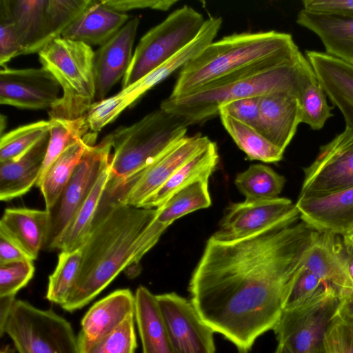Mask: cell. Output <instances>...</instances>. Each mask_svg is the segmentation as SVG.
I'll return each instance as SVG.
<instances>
[{
    "mask_svg": "<svg viewBox=\"0 0 353 353\" xmlns=\"http://www.w3.org/2000/svg\"><path fill=\"white\" fill-rule=\"evenodd\" d=\"M338 316L343 321L353 323V290L339 299Z\"/></svg>",
    "mask_w": 353,
    "mask_h": 353,
    "instance_id": "obj_48",
    "label": "cell"
},
{
    "mask_svg": "<svg viewBox=\"0 0 353 353\" xmlns=\"http://www.w3.org/2000/svg\"><path fill=\"white\" fill-rule=\"evenodd\" d=\"M210 205L208 181H196L172 195L157 208L154 219L137 240L134 259L140 261L174 221L196 210L208 208Z\"/></svg>",
    "mask_w": 353,
    "mask_h": 353,
    "instance_id": "obj_18",
    "label": "cell"
},
{
    "mask_svg": "<svg viewBox=\"0 0 353 353\" xmlns=\"http://www.w3.org/2000/svg\"><path fill=\"white\" fill-rule=\"evenodd\" d=\"M302 4L312 11L353 16V0H303Z\"/></svg>",
    "mask_w": 353,
    "mask_h": 353,
    "instance_id": "obj_46",
    "label": "cell"
},
{
    "mask_svg": "<svg viewBox=\"0 0 353 353\" xmlns=\"http://www.w3.org/2000/svg\"><path fill=\"white\" fill-rule=\"evenodd\" d=\"M300 219L319 232L343 236L353 227V187L319 196L299 197Z\"/></svg>",
    "mask_w": 353,
    "mask_h": 353,
    "instance_id": "obj_19",
    "label": "cell"
},
{
    "mask_svg": "<svg viewBox=\"0 0 353 353\" xmlns=\"http://www.w3.org/2000/svg\"><path fill=\"white\" fill-rule=\"evenodd\" d=\"M38 54L42 67L54 76L61 88L60 99L48 110L50 119L73 120L87 114L96 96L92 47L59 37Z\"/></svg>",
    "mask_w": 353,
    "mask_h": 353,
    "instance_id": "obj_6",
    "label": "cell"
},
{
    "mask_svg": "<svg viewBox=\"0 0 353 353\" xmlns=\"http://www.w3.org/2000/svg\"><path fill=\"white\" fill-rule=\"evenodd\" d=\"M205 20L189 6L170 13L140 39L123 78L122 89L167 61L189 45L201 32Z\"/></svg>",
    "mask_w": 353,
    "mask_h": 353,
    "instance_id": "obj_8",
    "label": "cell"
},
{
    "mask_svg": "<svg viewBox=\"0 0 353 353\" xmlns=\"http://www.w3.org/2000/svg\"><path fill=\"white\" fill-rule=\"evenodd\" d=\"M139 17L130 19L94 55L97 101L105 99L112 87L125 76L132 59V48L139 27Z\"/></svg>",
    "mask_w": 353,
    "mask_h": 353,
    "instance_id": "obj_17",
    "label": "cell"
},
{
    "mask_svg": "<svg viewBox=\"0 0 353 353\" xmlns=\"http://www.w3.org/2000/svg\"><path fill=\"white\" fill-rule=\"evenodd\" d=\"M342 236L344 245L353 250V227Z\"/></svg>",
    "mask_w": 353,
    "mask_h": 353,
    "instance_id": "obj_51",
    "label": "cell"
},
{
    "mask_svg": "<svg viewBox=\"0 0 353 353\" xmlns=\"http://www.w3.org/2000/svg\"><path fill=\"white\" fill-rule=\"evenodd\" d=\"M49 121L50 139L37 187H39L46 173L59 157L70 145L84 139L91 131L87 114L73 120L51 119Z\"/></svg>",
    "mask_w": 353,
    "mask_h": 353,
    "instance_id": "obj_33",
    "label": "cell"
},
{
    "mask_svg": "<svg viewBox=\"0 0 353 353\" xmlns=\"http://www.w3.org/2000/svg\"><path fill=\"white\" fill-rule=\"evenodd\" d=\"M299 219L290 216L232 241L212 236L192 274L188 291L200 317L239 353H249L273 330L304 268L317 231Z\"/></svg>",
    "mask_w": 353,
    "mask_h": 353,
    "instance_id": "obj_1",
    "label": "cell"
},
{
    "mask_svg": "<svg viewBox=\"0 0 353 353\" xmlns=\"http://www.w3.org/2000/svg\"><path fill=\"white\" fill-rule=\"evenodd\" d=\"M189 125L161 108L109 134L112 145L110 185H119L150 165L170 145L186 136Z\"/></svg>",
    "mask_w": 353,
    "mask_h": 353,
    "instance_id": "obj_5",
    "label": "cell"
},
{
    "mask_svg": "<svg viewBox=\"0 0 353 353\" xmlns=\"http://www.w3.org/2000/svg\"><path fill=\"white\" fill-rule=\"evenodd\" d=\"M16 299L15 296L0 297V330L3 327Z\"/></svg>",
    "mask_w": 353,
    "mask_h": 353,
    "instance_id": "obj_49",
    "label": "cell"
},
{
    "mask_svg": "<svg viewBox=\"0 0 353 353\" xmlns=\"http://www.w3.org/2000/svg\"><path fill=\"white\" fill-rule=\"evenodd\" d=\"M50 132L15 160L0 163V199L8 201L27 193L39 178Z\"/></svg>",
    "mask_w": 353,
    "mask_h": 353,
    "instance_id": "obj_26",
    "label": "cell"
},
{
    "mask_svg": "<svg viewBox=\"0 0 353 353\" xmlns=\"http://www.w3.org/2000/svg\"><path fill=\"white\" fill-rule=\"evenodd\" d=\"M96 138L97 133L92 132L70 145L50 166L39 185L45 201L46 210L54 205L86 148L94 145Z\"/></svg>",
    "mask_w": 353,
    "mask_h": 353,
    "instance_id": "obj_31",
    "label": "cell"
},
{
    "mask_svg": "<svg viewBox=\"0 0 353 353\" xmlns=\"http://www.w3.org/2000/svg\"><path fill=\"white\" fill-rule=\"evenodd\" d=\"M302 53L291 34L274 30L234 33L207 46L180 70L169 96H186L206 84L263 61Z\"/></svg>",
    "mask_w": 353,
    "mask_h": 353,
    "instance_id": "obj_4",
    "label": "cell"
},
{
    "mask_svg": "<svg viewBox=\"0 0 353 353\" xmlns=\"http://www.w3.org/2000/svg\"><path fill=\"white\" fill-rule=\"evenodd\" d=\"M305 57L332 103L353 128V65L325 52L306 50Z\"/></svg>",
    "mask_w": 353,
    "mask_h": 353,
    "instance_id": "obj_20",
    "label": "cell"
},
{
    "mask_svg": "<svg viewBox=\"0 0 353 353\" xmlns=\"http://www.w3.org/2000/svg\"><path fill=\"white\" fill-rule=\"evenodd\" d=\"M26 260L33 261L14 242L0 233V265Z\"/></svg>",
    "mask_w": 353,
    "mask_h": 353,
    "instance_id": "obj_47",
    "label": "cell"
},
{
    "mask_svg": "<svg viewBox=\"0 0 353 353\" xmlns=\"http://www.w3.org/2000/svg\"><path fill=\"white\" fill-rule=\"evenodd\" d=\"M312 68L303 54L296 59H267L210 82L179 98L163 100L160 108L183 118L188 125L219 113L224 104L237 99L275 92L298 98L302 81Z\"/></svg>",
    "mask_w": 353,
    "mask_h": 353,
    "instance_id": "obj_3",
    "label": "cell"
},
{
    "mask_svg": "<svg viewBox=\"0 0 353 353\" xmlns=\"http://www.w3.org/2000/svg\"><path fill=\"white\" fill-rule=\"evenodd\" d=\"M134 321L135 316H132L95 343L79 345L80 353H135L137 343Z\"/></svg>",
    "mask_w": 353,
    "mask_h": 353,
    "instance_id": "obj_39",
    "label": "cell"
},
{
    "mask_svg": "<svg viewBox=\"0 0 353 353\" xmlns=\"http://www.w3.org/2000/svg\"><path fill=\"white\" fill-rule=\"evenodd\" d=\"M274 353H292L285 345L279 344L274 351Z\"/></svg>",
    "mask_w": 353,
    "mask_h": 353,
    "instance_id": "obj_53",
    "label": "cell"
},
{
    "mask_svg": "<svg viewBox=\"0 0 353 353\" xmlns=\"http://www.w3.org/2000/svg\"><path fill=\"white\" fill-rule=\"evenodd\" d=\"M219 161L216 143L210 145L179 168L161 188L148 197L139 208H158L172 195L199 181H208Z\"/></svg>",
    "mask_w": 353,
    "mask_h": 353,
    "instance_id": "obj_28",
    "label": "cell"
},
{
    "mask_svg": "<svg viewBox=\"0 0 353 353\" xmlns=\"http://www.w3.org/2000/svg\"><path fill=\"white\" fill-rule=\"evenodd\" d=\"M134 315V294L129 289L112 292L96 302L83 317L79 345L95 343Z\"/></svg>",
    "mask_w": 353,
    "mask_h": 353,
    "instance_id": "obj_22",
    "label": "cell"
},
{
    "mask_svg": "<svg viewBox=\"0 0 353 353\" xmlns=\"http://www.w3.org/2000/svg\"><path fill=\"white\" fill-rule=\"evenodd\" d=\"M346 248L348 254V271L352 279L353 280V250L347 247H346Z\"/></svg>",
    "mask_w": 353,
    "mask_h": 353,
    "instance_id": "obj_52",
    "label": "cell"
},
{
    "mask_svg": "<svg viewBox=\"0 0 353 353\" xmlns=\"http://www.w3.org/2000/svg\"><path fill=\"white\" fill-rule=\"evenodd\" d=\"M303 172L299 197L323 196L353 187V128L345 127L321 146Z\"/></svg>",
    "mask_w": 353,
    "mask_h": 353,
    "instance_id": "obj_12",
    "label": "cell"
},
{
    "mask_svg": "<svg viewBox=\"0 0 353 353\" xmlns=\"http://www.w3.org/2000/svg\"><path fill=\"white\" fill-rule=\"evenodd\" d=\"M296 21L319 37L326 54L353 65V16L303 8Z\"/></svg>",
    "mask_w": 353,
    "mask_h": 353,
    "instance_id": "obj_23",
    "label": "cell"
},
{
    "mask_svg": "<svg viewBox=\"0 0 353 353\" xmlns=\"http://www.w3.org/2000/svg\"><path fill=\"white\" fill-rule=\"evenodd\" d=\"M336 353H353V323L338 315L328 330Z\"/></svg>",
    "mask_w": 353,
    "mask_h": 353,
    "instance_id": "obj_44",
    "label": "cell"
},
{
    "mask_svg": "<svg viewBox=\"0 0 353 353\" xmlns=\"http://www.w3.org/2000/svg\"><path fill=\"white\" fill-rule=\"evenodd\" d=\"M33 261L26 260L0 265V297L15 296L34 276Z\"/></svg>",
    "mask_w": 353,
    "mask_h": 353,
    "instance_id": "obj_40",
    "label": "cell"
},
{
    "mask_svg": "<svg viewBox=\"0 0 353 353\" xmlns=\"http://www.w3.org/2000/svg\"><path fill=\"white\" fill-rule=\"evenodd\" d=\"M301 123L298 98L291 94L275 92L259 97L258 131L284 150Z\"/></svg>",
    "mask_w": 353,
    "mask_h": 353,
    "instance_id": "obj_21",
    "label": "cell"
},
{
    "mask_svg": "<svg viewBox=\"0 0 353 353\" xmlns=\"http://www.w3.org/2000/svg\"><path fill=\"white\" fill-rule=\"evenodd\" d=\"M339 307L338 292L324 285L301 303L283 309L272 330L278 343L292 353H310L324 342Z\"/></svg>",
    "mask_w": 353,
    "mask_h": 353,
    "instance_id": "obj_9",
    "label": "cell"
},
{
    "mask_svg": "<svg viewBox=\"0 0 353 353\" xmlns=\"http://www.w3.org/2000/svg\"><path fill=\"white\" fill-rule=\"evenodd\" d=\"M7 334L19 353H80L78 336L65 318L16 299L0 336Z\"/></svg>",
    "mask_w": 353,
    "mask_h": 353,
    "instance_id": "obj_7",
    "label": "cell"
},
{
    "mask_svg": "<svg viewBox=\"0 0 353 353\" xmlns=\"http://www.w3.org/2000/svg\"><path fill=\"white\" fill-rule=\"evenodd\" d=\"M212 141L200 134L185 136L174 142L150 165L119 185H110L106 192L117 202L139 207L179 168L206 149Z\"/></svg>",
    "mask_w": 353,
    "mask_h": 353,
    "instance_id": "obj_11",
    "label": "cell"
},
{
    "mask_svg": "<svg viewBox=\"0 0 353 353\" xmlns=\"http://www.w3.org/2000/svg\"><path fill=\"white\" fill-rule=\"evenodd\" d=\"M156 299L176 353H216L215 332L191 300L175 292L156 295Z\"/></svg>",
    "mask_w": 353,
    "mask_h": 353,
    "instance_id": "obj_13",
    "label": "cell"
},
{
    "mask_svg": "<svg viewBox=\"0 0 353 353\" xmlns=\"http://www.w3.org/2000/svg\"><path fill=\"white\" fill-rule=\"evenodd\" d=\"M347 261V248L341 236L317 232L308 248L304 268L334 288L340 299L353 290Z\"/></svg>",
    "mask_w": 353,
    "mask_h": 353,
    "instance_id": "obj_16",
    "label": "cell"
},
{
    "mask_svg": "<svg viewBox=\"0 0 353 353\" xmlns=\"http://www.w3.org/2000/svg\"><path fill=\"white\" fill-rule=\"evenodd\" d=\"M327 97L312 67L302 81L298 95L301 123L314 130L322 129L327 119L333 116L334 106L328 104Z\"/></svg>",
    "mask_w": 353,
    "mask_h": 353,
    "instance_id": "obj_35",
    "label": "cell"
},
{
    "mask_svg": "<svg viewBox=\"0 0 353 353\" xmlns=\"http://www.w3.org/2000/svg\"><path fill=\"white\" fill-rule=\"evenodd\" d=\"M234 183L247 201L270 200L279 197L285 179L269 166L252 164L236 175Z\"/></svg>",
    "mask_w": 353,
    "mask_h": 353,
    "instance_id": "obj_34",
    "label": "cell"
},
{
    "mask_svg": "<svg viewBox=\"0 0 353 353\" xmlns=\"http://www.w3.org/2000/svg\"><path fill=\"white\" fill-rule=\"evenodd\" d=\"M48 0H10L21 55L39 52L44 37Z\"/></svg>",
    "mask_w": 353,
    "mask_h": 353,
    "instance_id": "obj_30",
    "label": "cell"
},
{
    "mask_svg": "<svg viewBox=\"0 0 353 353\" xmlns=\"http://www.w3.org/2000/svg\"><path fill=\"white\" fill-rule=\"evenodd\" d=\"M48 212L30 208H6L0 221V233L21 248L33 261L46 243Z\"/></svg>",
    "mask_w": 353,
    "mask_h": 353,
    "instance_id": "obj_25",
    "label": "cell"
},
{
    "mask_svg": "<svg viewBox=\"0 0 353 353\" xmlns=\"http://www.w3.org/2000/svg\"><path fill=\"white\" fill-rule=\"evenodd\" d=\"M0 353H14V350L8 345L1 349Z\"/></svg>",
    "mask_w": 353,
    "mask_h": 353,
    "instance_id": "obj_54",
    "label": "cell"
},
{
    "mask_svg": "<svg viewBox=\"0 0 353 353\" xmlns=\"http://www.w3.org/2000/svg\"><path fill=\"white\" fill-rule=\"evenodd\" d=\"M127 13L114 10L101 0H92L86 9L63 31L61 37L101 46L128 21Z\"/></svg>",
    "mask_w": 353,
    "mask_h": 353,
    "instance_id": "obj_24",
    "label": "cell"
},
{
    "mask_svg": "<svg viewBox=\"0 0 353 353\" xmlns=\"http://www.w3.org/2000/svg\"><path fill=\"white\" fill-rule=\"evenodd\" d=\"M259 97L243 98L228 102L219 108V112H223L258 131Z\"/></svg>",
    "mask_w": 353,
    "mask_h": 353,
    "instance_id": "obj_43",
    "label": "cell"
},
{
    "mask_svg": "<svg viewBox=\"0 0 353 353\" xmlns=\"http://www.w3.org/2000/svg\"><path fill=\"white\" fill-rule=\"evenodd\" d=\"M50 121L19 126L1 136L0 163L18 159L49 132Z\"/></svg>",
    "mask_w": 353,
    "mask_h": 353,
    "instance_id": "obj_37",
    "label": "cell"
},
{
    "mask_svg": "<svg viewBox=\"0 0 353 353\" xmlns=\"http://www.w3.org/2000/svg\"><path fill=\"white\" fill-rule=\"evenodd\" d=\"M81 259L80 248L73 251H61L57 265L48 279L46 299L49 301L60 306L65 303L77 283Z\"/></svg>",
    "mask_w": 353,
    "mask_h": 353,
    "instance_id": "obj_36",
    "label": "cell"
},
{
    "mask_svg": "<svg viewBox=\"0 0 353 353\" xmlns=\"http://www.w3.org/2000/svg\"><path fill=\"white\" fill-rule=\"evenodd\" d=\"M108 8L120 12H126L134 9L150 8L161 11L169 10L176 3V0H101Z\"/></svg>",
    "mask_w": 353,
    "mask_h": 353,
    "instance_id": "obj_45",
    "label": "cell"
},
{
    "mask_svg": "<svg viewBox=\"0 0 353 353\" xmlns=\"http://www.w3.org/2000/svg\"><path fill=\"white\" fill-rule=\"evenodd\" d=\"M219 115L224 128L248 159L276 163L283 159L284 150L271 143L256 129L223 112H219Z\"/></svg>",
    "mask_w": 353,
    "mask_h": 353,
    "instance_id": "obj_32",
    "label": "cell"
},
{
    "mask_svg": "<svg viewBox=\"0 0 353 353\" xmlns=\"http://www.w3.org/2000/svg\"><path fill=\"white\" fill-rule=\"evenodd\" d=\"M92 0H48L42 48L61 37L63 31L86 9Z\"/></svg>",
    "mask_w": 353,
    "mask_h": 353,
    "instance_id": "obj_38",
    "label": "cell"
},
{
    "mask_svg": "<svg viewBox=\"0 0 353 353\" xmlns=\"http://www.w3.org/2000/svg\"><path fill=\"white\" fill-rule=\"evenodd\" d=\"M112 152L109 134L99 143L86 148L54 205L46 210L49 223L43 250H54L58 240L88 197L101 173L110 164Z\"/></svg>",
    "mask_w": 353,
    "mask_h": 353,
    "instance_id": "obj_10",
    "label": "cell"
},
{
    "mask_svg": "<svg viewBox=\"0 0 353 353\" xmlns=\"http://www.w3.org/2000/svg\"><path fill=\"white\" fill-rule=\"evenodd\" d=\"M135 320L142 353H176L157 304L156 295L144 286L134 294Z\"/></svg>",
    "mask_w": 353,
    "mask_h": 353,
    "instance_id": "obj_27",
    "label": "cell"
},
{
    "mask_svg": "<svg viewBox=\"0 0 353 353\" xmlns=\"http://www.w3.org/2000/svg\"><path fill=\"white\" fill-rule=\"evenodd\" d=\"M61 88L42 66L0 72V103L28 110H50L60 99Z\"/></svg>",
    "mask_w": 353,
    "mask_h": 353,
    "instance_id": "obj_14",
    "label": "cell"
},
{
    "mask_svg": "<svg viewBox=\"0 0 353 353\" xmlns=\"http://www.w3.org/2000/svg\"><path fill=\"white\" fill-rule=\"evenodd\" d=\"M157 212V208L119 203L105 192L90 233L80 248L81 270L72 292L61 305L65 311L85 306L121 271L131 267L136 241Z\"/></svg>",
    "mask_w": 353,
    "mask_h": 353,
    "instance_id": "obj_2",
    "label": "cell"
},
{
    "mask_svg": "<svg viewBox=\"0 0 353 353\" xmlns=\"http://www.w3.org/2000/svg\"><path fill=\"white\" fill-rule=\"evenodd\" d=\"M10 7V0H0V65L1 68L14 57L21 55Z\"/></svg>",
    "mask_w": 353,
    "mask_h": 353,
    "instance_id": "obj_41",
    "label": "cell"
},
{
    "mask_svg": "<svg viewBox=\"0 0 353 353\" xmlns=\"http://www.w3.org/2000/svg\"><path fill=\"white\" fill-rule=\"evenodd\" d=\"M110 178L109 164L101 173L88 197L58 240L54 250L73 251L81 248L90 233Z\"/></svg>",
    "mask_w": 353,
    "mask_h": 353,
    "instance_id": "obj_29",
    "label": "cell"
},
{
    "mask_svg": "<svg viewBox=\"0 0 353 353\" xmlns=\"http://www.w3.org/2000/svg\"><path fill=\"white\" fill-rule=\"evenodd\" d=\"M310 353H336L331 336L327 331L324 342Z\"/></svg>",
    "mask_w": 353,
    "mask_h": 353,
    "instance_id": "obj_50",
    "label": "cell"
},
{
    "mask_svg": "<svg viewBox=\"0 0 353 353\" xmlns=\"http://www.w3.org/2000/svg\"><path fill=\"white\" fill-rule=\"evenodd\" d=\"M300 215L295 203L284 197L247 201L231 204L212 235L218 240L232 241L254 234L284 218Z\"/></svg>",
    "mask_w": 353,
    "mask_h": 353,
    "instance_id": "obj_15",
    "label": "cell"
},
{
    "mask_svg": "<svg viewBox=\"0 0 353 353\" xmlns=\"http://www.w3.org/2000/svg\"><path fill=\"white\" fill-rule=\"evenodd\" d=\"M324 285L326 284H324L317 276L303 268L285 295L283 309L291 307L301 303L314 294Z\"/></svg>",
    "mask_w": 353,
    "mask_h": 353,
    "instance_id": "obj_42",
    "label": "cell"
}]
</instances>
